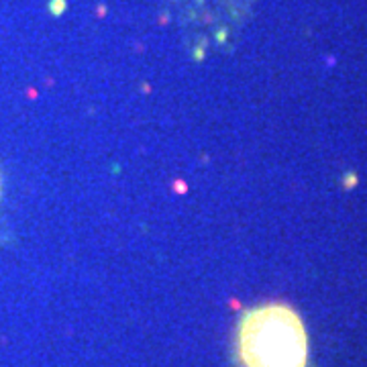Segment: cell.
I'll use <instances>...</instances> for the list:
<instances>
[{"mask_svg":"<svg viewBox=\"0 0 367 367\" xmlns=\"http://www.w3.org/2000/svg\"><path fill=\"white\" fill-rule=\"evenodd\" d=\"M237 361L241 367H306L308 339L300 316L284 304L245 312L237 329Z\"/></svg>","mask_w":367,"mask_h":367,"instance_id":"cell-1","label":"cell"}]
</instances>
